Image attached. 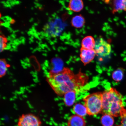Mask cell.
Here are the masks:
<instances>
[{"instance_id": "obj_1", "label": "cell", "mask_w": 126, "mask_h": 126, "mask_svg": "<svg viewBox=\"0 0 126 126\" xmlns=\"http://www.w3.org/2000/svg\"><path fill=\"white\" fill-rule=\"evenodd\" d=\"M88 79L86 75L81 72L76 74L68 68H64L59 73H49L47 80L55 92L62 96L70 91H76L84 86Z\"/></svg>"}, {"instance_id": "obj_2", "label": "cell", "mask_w": 126, "mask_h": 126, "mask_svg": "<svg viewBox=\"0 0 126 126\" xmlns=\"http://www.w3.org/2000/svg\"><path fill=\"white\" fill-rule=\"evenodd\" d=\"M123 96L115 88H111L109 90L102 92L103 114H108L113 116H120L124 108Z\"/></svg>"}, {"instance_id": "obj_3", "label": "cell", "mask_w": 126, "mask_h": 126, "mask_svg": "<svg viewBox=\"0 0 126 126\" xmlns=\"http://www.w3.org/2000/svg\"><path fill=\"white\" fill-rule=\"evenodd\" d=\"M87 114L94 116L101 113L102 109V93H94L83 99Z\"/></svg>"}, {"instance_id": "obj_4", "label": "cell", "mask_w": 126, "mask_h": 126, "mask_svg": "<svg viewBox=\"0 0 126 126\" xmlns=\"http://www.w3.org/2000/svg\"><path fill=\"white\" fill-rule=\"evenodd\" d=\"M94 50L97 56L101 58H105L111 54V47L110 44L101 37L96 41Z\"/></svg>"}, {"instance_id": "obj_5", "label": "cell", "mask_w": 126, "mask_h": 126, "mask_svg": "<svg viewBox=\"0 0 126 126\" xmlns=\"http://www.w3.org/2000/svg\"><path fill=\"white\" fill-rule=\"evenodd\" d=\"M42 122L35 115L29 113L22 114L17 122V126H42Z\"/></svg>"}, {"instance_id": "obj_6", "label": "cell", "mask_w": 126, "mask_h": 126, "mask_svg": "<svg viewBox=\"0 0 126 126\" xmlns=\"http://www.w3.org/2000/svg\"><path fill=\"white\" fill-rule=\"evenodd\" d=\"M96 55L94 49H86L82 48L80 49V58L81 62L85 65L91 63L94 59Z\"/></svg>"}, {"instance_id": "obj_7", "label": "cell", "mask_w": 126, "mask_h": 126, "mask_svg": "<svg viewBox=\"0 0 126 126\" xmlns=\"http://www.w3.org/2000/svg\"><path fill=\"white\" fill-rule=\"evenodd\" d=\"M86 122L82 117L77 115L71 116L68 120L67 126H86Z\"/></svg>"}, {"instance_id": "obj_8", "label": "cell", "mask_w": 126, "mask_h": 126, "mask_svg": "<svg viewBox=\"0 0 126 126\" xmlns=\"http://www.w3.org/2000/svg\"><path fill=\"white\" fill-rule=\"evenodd\" d=\"M95 43V39L92 36H87L82 41L81 48L86 49H94Z\"/></svg>"}, {"instance_id": "obj_9", "label": "cell", "mask_w": 126, "mask_h": 126, "mask_svg": "<svg viewBox=\"0 0 126 126\" xmlns=\"http://www.w3.org/2000/svg\"><path fill=\"white\" fill-rule=\"evenodd\" d=\"M53 67L49 73L56 74L62 71L63 69V63L62 60L59 58H54L52 60Z\"/></svg>"}, {"instance_id": "obj_10", "label": "cell", "mask_w": 126, "mask_h": 126, "mask_svg": "<svg viewBox=\"0 0 126 126\" xmlns=\"http://www.w3.org/2000/svg\"><path fill=\"white\" fill-rule=\"evenodd\" d=\"M84 7L83 1L81 0H72L69 2L68 8L74 12L81 11Z\"/></svg>"}, {"instance_id": "obj_11", "label": "cell", "mask_w": 126, "mask_h": 126, "mask_svg": "<svg viewBox=\"0 0 126 126\" xmlns=\"http://www.w3.org/2000/svg\"><path fill=\"white\" fill-rule=\"evenodd\" d=\"M112 12L114 13L119 11L126 12V0H116L113 1Z\"/></svg>"}, {"instance_id": "obj_12", "label": "cell", "mask_w": 126, "mask_h": 126, "mask_svg": "<svg viewBox=\"0 0 126 126\" xmlns=\"http://www.w3.org/2000/svg\"><path fill=\"white\" fill-rule=\"evenodd\" d=\"M76 91H70L64 94V104L67 106L70 107L74 104L76 99Z\"/></svg>"}, {"instance_id": "obj_13", "label": "cell", "mask_w": 126, "mask_h": 126, "mask_svg": "<svg viewBox=\"0 0 126 126\" xmlns=\"http://www.w3.org/2000/svg\"><path fill=\"white\" fill-rule=\"evenodd\" d=\"M71 23L72 26L77 28H82L85 23V20L81 15H77L72 18Z\"/></svg>"}, {"instance_id": "obj_14", "label": "cell", "mask_w": 126, "mask_h": 126, "mask_svg": "<svg viewBox=\"0 0 126 126\" xmlns=\"http://www.w3.org/2000/svg\"><path fill=\"white\" fill-rule=\"evenodd\" d=\"M73 111L77 115L82 117L87 114L86 107L80 103L76 104L73 107Z\"/></svg>"}, {"instance_id": "obj_15", "label": "cell", "mask_w": 126, "mask_h": 126, "mask_svg": "<svg viewBox=\"0 0 126 126\" xmlns=\"http://www.w3.org/2000/svg\"><path fill=\"white\" fill-rule=\"evenodd\" d=\"M100 121L103 126H113L114 122L113 116L108 114H103Z\"/></svg>"}, {"instance_id": "obj_16", "label": "cell", "mask_w": 126, "mask_h": 126, "mask_svg": "<svg viewBox=\"0 0 126 126\" xmlns=\"http://www.w3.org/2000/svg\"><path fill=\"white\" fill-rule=\"evenodd\" d=\"M124 76V70L122 68H119L114 71L112 74V78L114 81L119 82L122 81Z\"/></svg>"}, {"instance_id": "obj_17", "label": "cell", "mask_w": 126, "mask_h": 126, "mask_svg": "<svg viewBox=\"0 0 126 126\" xmlns=\"http://www.w3.org/2000/svg\"><path fill=\"white\" fill-rule=\"evenodd\" d=\"M8 65L4 59L0 61V77L2 78L5 75L7 70Z\"/></svg>"}, {"instance_id": "obj_18", "label": "cell", "mask_w": 126, "mask_h": 126, "mask_svg": "<svg viewBox=\"0 0 126 126\" xmlns=\"http://www.w3.org/2000/svg\"><path fill=\"white\" fill-rule=\"evenodd\" d=\"M121 123L117 126H126V109L124 108L121 112Z\"/></svg>"}, {"instance_id": "obj_19", "label": "cell", "mask_w": 126, "mask_h": 126, "mask_svg": "<svg viewBox=\"0 0 126 126\" xmlns=\"http://www.w3.org/2000/svg\"><path fill=\"white\" fill-rule=\"evenodd\" d=\"M6 40L3 36H1L0 37V51L2 52L5 48V42Z\"/></svg>"}, {"instance_id": "obj_20", "label": "cell", "mask_w": 126, "mask_h": 126, "mask_svg": "<svg viewBox=\"0 0 126 126\" xmlns=\"http://www.w3.org/2000/svg\"><path fill=\"white\" fill-rule=\"evenodd\" d=\"M34 26H37V25H38L37 24V23H34Z\"/></svg>"}, {"instance_id": "obj_21", "label": "cell", "mask_w": 126, "mask_h": 126, "mask_svg": "<svg viewBox=\"0 0 126 126\" xmlns=\"http://www.w3.org/2000/svg\"><path fill=\"white\" fill-rule=\"evenodd\" d=\"M21 32V33L22 34H23V32Z\"/></svg>"}]
</instances>
